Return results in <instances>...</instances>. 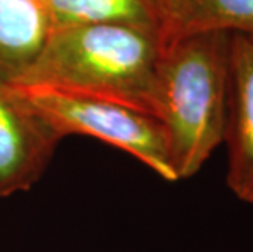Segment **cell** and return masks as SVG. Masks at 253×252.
<instances>
[{"mask_svg": "<svg viewBox=\"0 0 253 252\" xmlns=\"http://www.w3.org/2000/svg\"><path fill=\"white\" fill-rule=\"evenodd\" d=\"M227 185L239 200L253 205V38L230 35L227 125Z\"/></svg>", "mask_w": 253, "mask_h": 252, "instance_id": "5b68a950", "label": "cell"}, {"mask_svg": "<svg viewBox=\"0 0 253 252\" xmlns=\"http://www.w3.org/2000/svg\"><path fill=\"white\" fill-rule=\"evenodd\" d=\"M51 30L79 25L123 23L160 30L162 15L154 0H42Z\"/></svg>", "mask_w": 253, "mask_h": 252, "instance_id": "ba28073f", "label": "cell"}, {"mask_svg": "<svg viewBox=\"0 0 253 252\" xmlns=\"http://www.w3.org/2000/svg\"><path fill=\"white\" fill-rule=\"evenodd\" d=\"M59 143L61 138L20 100L10 82L0 79V198L31 189Z\"/></svg>", "mask_w": 253, "mask_h": 252, "instance_id": "277c9868", "label": "cell"}, {"mask_svg": "<svg viewBox=\"0 0 253 252\" xmlns=\"http://www.w3.org/2000/svg\"><path fill=\"white\" fill-rule=\"evenodd\" d=\"M164 46L162 31L147 26L98 23L54 28L35 61L10 84L96 95L152 113Z\"/></svg>", "mask_w": 253, "mask_h": 252, "instance_id": "7a4b0ae2", "label": "cell"}, {"mask_svg": "<svg viewBox=\"0 0 253 252\" xmlns=\"http://www.w3.org/2000/svg\"><path fill=\"white\" fill-rule=\"evenodd\" d=\"M155 5H157L160 15H162V23H165V17L167 13H169V10L171 8V5H173L175 0H154Z\"/></svg>", "mask_w": 253, "mask_h": 252, "instance_id": "9c48e42d", "label": "cell"}, {"mask_svg": "<svg viewBox=\"0 0 253 252\" xmlns=\"http://www.w3.org/2000/svg\"><path fill=\"white\" fill-rule=\"evenodd\" d=\"M212 30L253 38V0H175L165 17L164 40Z\"/></svg>", "mask_w": 253, "mask_h": 252, "instance_id": "52a82bcc", "label": "cell"}, {"mask_svg": "<svg viewBox=\"0 0 253 252\" xmlns=\"http://www.w3.org/2000/svg\"><path fill=\"white\" fill-rule=\"evenodd\" d=\"M10 85L20 100L61 139L71 135L100 139L134 155L162 179L176 182L165 131L152 113L72 90Z\"/></svg>", "mask_w": 253, "mask_h": 252, "instance_id": "3957f363", "label": "cell"}, {"mask_svg": "<svg viewBox=\"0 0 253 252\" xmlns=\"http://www.w3.org/2000/svg\"><path fill=\"white\" fill-rule=\"evenodd\" d=\"M229 31H198L165 41L152 113L162 125L176 180L193 177L224 143L227 125Z\"/></svg>", "mask_w": 253, "mask_h": 252, "instance_id": "6da1fadb", "label": "cell"}, {"mask_svg": "<svg viewBox=\"0 0 253 252\" xmlns=\"http://www.w3.org/2000/svg\"><path fill=\"white\" fill-rule=\"evenodd\" d=\"M51 31L42 0H0V79L13 82Z\"/></svg>", "mask_w": 253, "mask_h": 252, "instance_id": "8992f818", "label": "cell"}]
</instances>
